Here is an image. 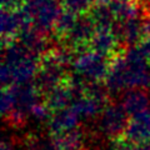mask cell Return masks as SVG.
<instances>
[{
  "mask_svg": "<svg viewBox=\"0 0 150 150\" xmlns=\"http://www.w3.org/2000/svg\"><path fill=\"white\" fill-rule=\"evenodd\" d=\"M108 105H109L108 100L98 99V98L84 94L83 96L75 100L70 108L76 112V115L80 119H88V118H94L98 114H101Z\"/></svg>",
  "mask_w": 150,
  "mask_h": 150,
  "instance_id": "cell-12",
  "label": "cell"
},
{
  "mask_svg": "<svg viewBox=\"0 0 150 150\" xmlns=\"http://www.w3.org/2000/svg\"><path fill=\"white\" fill-rule=\"evenodd\" d=\"M39 68L40 58L28 51L16 39L3 44V88L29 84L36 78Z\"/></svg>",
  "mask_w": 150,
  "mask_h": 150,
  "instance_id": "cell-2",
  "label": "cell"
},
{
  "mask_svg": "<svg viewBox=\"0 0 150 150\" xmlns=\"http://www.w3.org/2000/svg\"><path fill=\"white\" fill-rule=\"evenodd\" d=\"M16 104V95H15V90L13 86H8V88H3L1 91V114L4 118L10 114L14 110Z\"/></svg>",
  "mask_w": 150,
  "mask_h": 150,
  "instance_id": "cell-16",
  "label": "cell"
},
{
  "mask_svg": "<svg viewBox=\"0 0 150 150\" xmlns=\"http://www.w3.org/2000/svg\"><path fill=\"white\" fill-rule=\"evenodd\" d=\"M25 0H1V8L4 11H15L24 6Z\"/></svg>",
  "mask_w": 150,
  "mask_h": 150,
  "instance_id": "cell-19",
  "label": "cell"
},
{
  "mask_svg": "<svg viewBox=\"0 0 150 150\" xmlns=\"http://www.w3.org/2000/svg\"><path fill=\"white\" fill-rule=\"evenodd\" d=\"M31 25V21L24 9L15 11H1V38L3 44L16 39L24 28Z\"/></svg>",
  "mask_w": 150,
  "mask_h": 150,
  "instance_id": "cell-9",
  "label": "cell"
},
{
  "mask_svg": "<svg viewBox=\"0 0 150 150\" xmlns=\"http://www.w3.org/2000/svg\"><path fill=\"white\" fill-rule=\"evenodd\" d=\"M105 86L110 94L125 89L145 90L150 88V62L139 46H131L110 60Z\"/></svg>",
  "mask_w": 150,
  "mask_h": 150,
  "instance_id": "cell-1",
  "label": "cell"
},
{
  "mask_svg": "<svg viewBox=\"0 0 150 150\" xmlns=\"http://www.w3.org/2000/svg\"><path fill=\"white\" fill-rule=\"evenodd\" d=\"M89 50L109 58L110 60L126 51L119 36L116 35L115 29L109 28H96L95 34L89 44Z\"/></svg>",
  "mask_w": 150,
  "mask_h": 150,
  "instance_id": "cell-7",
  "label": "cell"
},
{
  "mask_svg": "<svg viewBox=\"0 0 150 150\" xmlns=\"http://www.w3.org/2000/svg\"><path fill=\"white\" fill-rule=\"evenodd\" d=\"M78 14H75L73 11H69V10H65L63 9V11L60 13L59 18L56 19V23L54 25V35L58 38V39L62 41L63 39L68 36V34L73 30V28L75 26L78 21Z\"/></svg>",
  "mask_w": 150,
  "mask_h": 150,
  "instance_id": "cell-15",
  "label": "cell"
},
{
  "mask_svg": "<svg viewBox=\"0 0 150 150\" xmlns=\"http://www.w3.org/2000/svg\"><path fill=\"white\" fill-rule=\"evenodd\" d=\"M0 150H15V146H14V143L9 138H3Z\"/></svg>",
  "mask_w": 150,
  "mask_h": 150,
  "instance_id": "cell-21",
  "label": "cell"
},
{
  "mask_svg": "<svg viewBox=\"0 0 150 150\" xmlns=\"http://www.w3.org/2000/svg\"><path fill=\"white\" fill-rule=\"evenodd\" d=\"M96 31V25L89 14H81L78 18V21L68 36L62 40L63 46L71 49L75 53L88 50L89 44Z\"/></svg>",
  "mask_w": 150,
  "mask_h": 150,
  "instance_id": "cell-5",
  "label": "cell"
},
{
  "mask_svg": "<svg viewBox=\"0 0 150 150\" xmlns=\"http://www.w3.org/2000/svg\"><path fill=\"white\" fill-rule=\"evenodd\" d=\"M53 142L60 150H86L85 137L79 128L53 138Z\"/></svg>",
  "mask_w": 150,
  "mask_h": 150,
  "instance_id": "cell-14",
  "label": "cell"
},
{
  "mask_svg": "<svg viewBox=\"0 0 150 150\" xmlns=\"http://www.w3.org/2000/svg\"><path fill=\"white\" fill-rule=\"evenodd\" d=\"M23 9L29 16L31 25L44 35L54 30L56 19L63 11L59 0H25Z\"/></svg>",
  "mask_w": 150,
  "mask_h": 150,
  "instance_id": "cell-4",
  "label": "cell"
},
{
  "mask_svg": "<svg viewBox=\"0 0 150 150\" xmlns=\"http://www.w3.org/2000/svg\"><path fill=\"white\" fill-rule=\"evenodd\" d=\"M79 119L80 118L76 115V112L71 108H67V109L53 112L48 121L51 138L59 137V135L64 133L76 129L79 124Z\"/></svg>",
  "mask_w": 150,
  "mask_h": 150,
  "instance_id": "cell-10",
  "label": "cell"
},
{
  "mask_svg": "<svg viewBox=\"0 0 150 150\" xmlns=\"http://www.w3.org/2000/svg\"><path fill=\"white\" fill-rule=\"evenodd\" d=\"M138 46H139L140 49H142V51L144 53V55L146 56V59L150 62V36L145 38V39H144Z\"/></svg>",
  "mask_w": 150,
  "mask_h": 150,
  "instance_id": "cell-20",
  "label": "cell"
},
{
  "mask_svg": "<svg viewBox=\"0 0 150 150\" xmlns=\"http://www.w3.org/2000/svg\"><path fill=\"white\" fill-rule=\"evenodd\" d=\"M74 71L85 83H96L106 80L110 70V59L94 53L91 50H84L75 55L71 64Z\"/></svg>",
  "mask_w": 150,
  "mask_h": 150,
  "instance_id": "cell-3",
  "label": "cell"
},
{
  "mask_svg": "<svg viewBox=\"0 0 150 150\" xmlns=\"http://www.w3.org/2000/svg\"><path fill=\"white\" fill-rule=\"evenodd\" d=\"M16 40L28 51H30L31 54L39 56V58H41L46 51L50 50V48L48 46L46 35L39 33L33 25L24 28L16 36Z\"/></svg>",
  "mask_w": 150,
  "mask_h": 150,
  "instance_id": "cell-11",
  "label": "cell"
},
{
  "mask_svg": "<svg viewBox=\"0 0 150 150\" xmlns=\"http://www.w3.org/2000/svg\"><path fill=\"white\" fill-rule=\"evenodd\" d=\"M121 105L125 109L126 114L130 116H135L149 110L150 98L145 90L134 89V90H129L124 95Z\"/></svg>",
  "mask_w": 150,
  "mask_h": 150,
  "instance_id": "cell-13",
  "label": "cell"
},
{
  "mask_svg": "<svg viewBox=\"0 0 150 150\" xmlns=\"http://www.w3.org/2000/svg\"><path fill=\"white\" fill-rule=\"evenodd\" d=\"M128 123V114L121 104H109L100 114L101 133L112 142L123 138Z\"/></svg>",
  "mask_w": 150,
  "mask_h": 150,
  "instance_id": "cell-6",
  "label": "cell"
},
{
  "mask_svg": "<svg viewBox=\"0 0 150 150\" xmlns=\"http://www.w3.org/2000/svg\"><path fill=\"white\" fill-rule=\"evenodd\" d=\"M114 150H146V149H145V146H142V145L130 144L120 138L118 140H114Z\"/></svg>",
  "mask_w": 150,
  "mask_h": 150,
  "instance_id": "cell-18",
  "label": "cell"
},
{
  "mask_svg": "<svg viewBox=\"0 0 150 150\" xmlns=\"http://www.w3.org/2000/svg\"><path fill=\"white\" fill-rule=\"evenodd\" d=\"M98 0H63V6L65 10L73 11L75 14H86Z\"/></svg>",
  "mask_w": 150,
  "mask_h": 150,
  "instance_id": "cell-17",
  "label": "cell"
},
{
  "mask_svg": "<svg viewBox=\"0 0 150 150\" xmlns=\"http://www.w3.org/2000/svg\"><path fill=\"white\" fill-rule=\"evenodd\" d=\"M121 139L135 145H148L150 143V110L131 116Z\"/></svg>",
  "mask_w": 150,
  "mask_h": 150,
  "instance_id": "cell-8",
  "label": "cell"
},
{
  "mask_svg": "<svg viewBox=\"0 0 150 150\" xmlns=\"http://www.w3.org/2000/svg\"><path fill=\"white\" fill-rule=\"evenodd\" d=\"M145 149H146V150H150V143H149L148 145H145Z\"/></svg>",
  "mask_w": 150,
  "mask_h": 150,
  "instance_id": "cell-22",
  "label": "cell"
}]
</instances>
